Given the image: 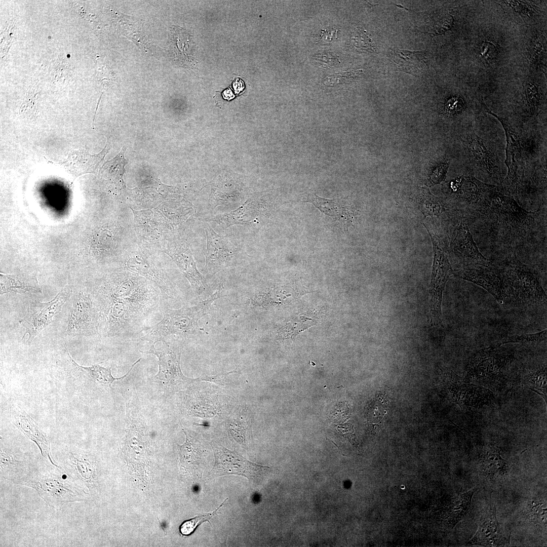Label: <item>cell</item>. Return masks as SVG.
Segmentation results:
<instances>
[{"label":"cell","mask_w":547,"mask_h":547,"mask_svg":"<svg viewBox=\"0 0 547 547\" xmlns=\"http://www.w3.org/2000/svg\"><path fill=\"white\" fill-rule=\"evenodd\" d=\"M542 47V45L540 44V43H536L534 46V47L533 48V54L534 53H537V54L538 53H539L540 52V51L541 50Z\"/></svg>","instance_id":"obj_43"},{"label":"cell","mask_w":547,"mask_h":547,"mask_svg":"<svg viewBox=\"0 0 547 547\" xmlns=\"http://www.w3.org/2000/svg\"><path fill=\"white\" fill-rule=\"evenodd\" d=\"M449 166L448 161H444L437 164L429 173L426 184L431 186L444 181L446 178Z\"/></svg>","instance_id":"obj_37"},{"label":"cell","mask_w":547,"mask_h":547,"mask_svg":"<svg viewBox=\"0 0 547 547\" xmlns=\"http://www.w3.org/2000/svg\"><path fill=\"white\" fill-rule=\"evenodd\" d=\"M72 293V288L66 286L49 301L43 302L36 300L30 301L25 316L19 321V324L25 328L22 339L26 335H28L27 344H30L45 327L53 322V318L61 311Z\"/></svg>","instance_id":"obj_13"},{"label":"cell","mask_w":547,"mask_h":547,"mask_svg":"<svg viewBox=\"0 0 547 547\" xmlns=\"http://www.w3.org/2000/svg\"><path fill=\"white\" fill-rule=\"evenodd\" d=\"M227 499L228 498H226L223 502H222L220 505L213 512L199 515L193 518L183 522L179 527V531L181 534L186 536L190 535L199 525L204 522L208 521L209 524H211L209 521L210 520L218 513L220 509L223 505L224 503Z\"/></svg>","instance_id":"obj_32"},{"label":"cell","mask_w":547,"mask_h":547,"mask_svg":"<svg viewBox=\"0 0 547 547\" xmlns=\"http://www.w3.org/2000/svg\"><path fill=\"white\" fill-rule=\"evenodd\" d=\"M546 330L535 333H523L507 335L501 339L496 346L509 343L537 342L546 340Z\"/></svg>","instance_id":"obj_33"},{"label":"cell","mask_w":547,"mask_h":547,"mask_svg":"<svg viewBox=\"0 0 547 547\" xmlns=\"http://www.w3.org/2000/svg\"><path fill=\"white\" fill-rule=\"evenodd\" d=\"M109 149V143L107 141L104 148L97 154H91L84 150H73L69 153L65 161L59 164L76 175L94 173L103 164Z\"/></svg>","instance_id":"obj_22"},{"label":"cell","mask_w":547,"mask_h":547,"mask_svg":"<svg viewBox=\"0 0 547 547\" xmlns=\"http://www.w3.org/2000/svg\"><path fill=\"white\" fill-rule=\"evenodd\" d=\"M37 460L1 440L0 472L4 479L18 485L28 474Z\"/></svg>","instance_id":"obj_18"},{"label":"cell","mask_w":547,"mask_h":547,"mask_svg":"<svg viewBox=\"0 0 547 547\" xmlns=\"http://www.w3.org/2000/svg\"><path fill=\"white\" fill-rule=\"evenodd\" d=\"M525 101L531 116L536 115L541 101L542 96L537 86L528 85L525 92Z\"/></svg>","instance_id":"obj_34"},{"label":"cell","mask_w":547,"mask_h":547,"mask_svg":"<svg viewBox=\"0 0 547 547\" xmlns=\"http://www.w3.org/2000/svg\"><path fill=\"white\" fill-rule=\"evenodd\" d=\"M314 59L322 66L332 67L340 63L338 56L333 53H323L315 56Z\"/></svg>","instance_id":"obj_40"},{"label":"cell","mask_w":547,"mask_h":547,"mask_svg":"<svg viewBox=\"0 0 547 547\" xmlns=\"http://www.w3.org/2000/svg\"><path fill=\"white\" fill-rule=\"evenodd\" d=\"M223 289V284L220 283L213 295L193 306H185L178 309L162 306V320L156 324L144 328L141 333V339L153 341L173 336L194 334L198 330L199 320L206 314L211 304L221 296Z\"/></svg>","instance_id":"obj_4"},{"label":"cell","mask_w":547,"mask_h":547,"mask_svg":"<svg viewBox=\"0 0 547 547\" xmlns=\"http://www.w3.org/2000/svg\"><path fill=\"white\" fill-rule=\"evenodd\" d=\"M172 258L198 295H203L208 292V286L197 269L188 248L184 246L177 248L172 253Z\"/></svg>","instance_id":"obj_24"},{"label":"cell","mask_w":547,"mask_h":547,"mask_svg":"<svg viewBox=\"0 0 547 547\" xmlns=\"http://www.w3.org/2000/svg\"><path fill=\"white\" fill-rule=\"evenodd\" d=\"M393 60L401 69L412 74H418L425 67L423 52L393 49Z\"/></svg>","instance_id":"obj_27"},{"label":"cell","mask_w":547,"mask_h":547,"mask_svg":"<svg viewBox=\"0 0 547 547\" xmlns=\"http://www.w3.org/2000/svg\"><path fill=\"white\" fill-rule=\"evenodd\" d=\"M66 331L70 336L99 334L95 305L90 292L80 291L74 295Z\"/></svg>","instance_id":"obj_17"},{"label":"cell","mask_w":547,"mask_h":547,"mask_svg":"<svg viewBox=\"0 0 547 547\" xmlns=\"http://www.w3.org/2000/svg\"><path fill=\"white\" fill-rule=\"evenodd\" d=\"M352 40L353 45L358 48L369 52H376L374 43L366 34V31L361 28H357L354 33Z\"/></svg>","instance_id":"obj_38"},{"label":"cell","mask_w":547,"mask_h":547,"mask_svg":"<svg viewBox=\"0 0 547 547\" xmlns=\"http://www.w3.org/2000/svg\"><path fill=\"white\" fill-rule=\"evenodd\" d=\"M514 361V356L494 346L475 354L467 365V375L479 381L503 379Z\"/></svg>","instance_id":"obj_14"},{"label":"cell","mask_w":547,"mask_h":547,"mask_svg":"<svg viewBox=\"0 0 547 547\" xmlns=\"http://www.w3.org/2000/svg\"><path fill=\"white\" fill-rule=\"evenodd\" d=\"M434 250L431 281L429 289V313L428 322L431 326H436L442 322L441 303L445 285L453 274L449 262L447 249L443 240L437 229H427Z\"/></svg>","instance_id":"obj_7"},{"label":"cell","mask_w":547,"mask_h":547,"mask_svg":"<svg viewBox=\"0 0 547 547\" xmlns=\"http://www.w3.org/2000/svg\"><path fill=\"white\" fill-rule=\"evenodd\" d=\"M495 262L502 269L510 297L522 302L546 305V294L536 265L524 263L516 254Z\"/></svg>","instance_id":"obj_5"},{"label":"cell","mask_w":547,"mask_h":547,"mask_svg":"<svg viewBox=\"0 0 547 547\" xmlns=\"http://www.w3.org/2000/svg\"><path fill=\"white\" fill-rule=\"evenodd\" d=\"M127 268L154 283L160 289L165 298L175 297V290L170 282L157 266L143 257H132L126 263Z\"/></svg>","instance_id":"obj_23"},{"label":"cell","mask_w":547,"mask_h":547,"mask_svg":"<svg viewBox=\"0 0 547 547\" xmlns=\"http://www.w3.org/2000/svg\"><path fill=\"white\" fill-rule=\"evenodd\" d=\"M546 207L526 210L495 185L468 220L470 229L484 240L486 248L500 253L502 259L514 254L546 251Z\"/></svg>","instance_id":"obj_1"},{"label":"cell","mask_w":547,"mask_h":547,"mask_svg":"<svg viewBox=\"0 0 547 547\" xmlns=\"http://www.w3.org/2000/svg\"><path fill=\"white\" fill-rule=\"evenodd\" d=\"M186 436L185 442L180 446V456L181 460L191 461L198 458L199 448L194 440L189 437L185 431Z\"/></svg>","instance_id":"obj_36"},{"label":"cell","mask_w":547,"mask_h":547,"mask_svg":"<svg viewBox=\"0 0 547 547\" xmlns=\"http://www.w3.org/2000/svg\"><path fill=\"white\" fill-rule=\"evenodd\" d=\"M215 463L210 473L211 476L228 475L241 476L250 482L256 483L272 470L271 467L252 462L234 451L213 443Z\"/></svg>","instance_id":"obj_12"},{"label":"cell","mask_w":547,"mask_h":547,"mask_svg":"<svg viewBox=\"0 0 547 547\" xmlns=\"http://www.w3.org/2000/svg\"><path fill=\"white\" fill-rule=\"evenodd\" d=\"M493 262L490 265L474 264L461 267L453 270V275L481 287L502 304L510 297L509 288L502 268Z\"/></svg>","instance_id":"obj_15"},{"label":"cell","mask_w":547,"mask_h":547,"mask_svg":"<svg viewBox=\"0 0 547 547\" xmlns=\"http://www.w3.org/2000/svg\"><path fill=\"white\" fill-rule=\"evenodd\" d=\"M496 185L484 182L472 174L457 177L443 185L446 196L455 206V210L467 218L481 207Z\"/></svg>","instance_id":"obj_9"},{"label":"cell","mask_w":547,"mask_h":547,"mask_svg":"<svg viewBox=\"0 0 547 547\" xmlns=\"http://www.w3.org/2000/svg\"><path fill=\"white\" fill-rule=\"evenodd\" d=\"M11 414L14 424L37 445L45 458L55 464L51 454L49 440L32 418L18 406H12Z\"/></svg>","instance_id":"obj_20"},{"label":"cell","mask_w":547,"mask_h":547,"mask_svg":"<svg viewBox=\"0 0 547 547\" xmlns=\"http://www.w3.org/2000/svg\"><path fill=\"white\" fill-rule=\"evenodd\" d=\"M462 143L473 169L485 179L498 185L503 180L496 151L488 142L480 137L471 126L462 137Z\"/></svg>","instance_id":"obj_11"},{"label":"cell","mask_w":547,"mask_h":547,"mask_svg":"<svg viewBox=\"0 0 547 547\" xmlns=\"http://www.w3.org/2000/svg\"><path fill=\"white\" fill-rule=\"evenodd\" d=\"M510 536L498 522L494 505L482 515L478 529L468 543L486 546H505L510 544Z\"/></svg>","instance_id":"obj_19"},{"label":"cell","mask_w":547,"mask_h":547,"mask_svg":"<svg viewBox=\"0 0 547 547\" xmlns=\"http://www.w3.org/2000/svg\"><path fill=\"white\" fill-rule=\"evenodd\" d=\"M449 224L451 257L457 268L474 264L490 265L494 262L480 252L473 238L467 218L456 211Z\"/></svg>","instance_id":"obj_10"},{"label":"cell","mask_w":547,"mask_h":547,"mask_svg":"<svg viewBox=\"0 0 547 547\" xmlns=\"http://www.w3.org/2000/svg\"><path fill=\"white\" fill-rule=\"evenodd\" d=\"M67 357L68 360L73 368L76 371L83 373L84 374L91 378L93 380L104 386L111 387L113 381L121 380L127 376L131 371L133 369L141 360L140 358L133 365L128 372L123 376L120 377H113L111 374V368L105 367L100 364H94L90 366L84 367L77 364L71 358L67 350Z\"/></svg>","instance_id":"obj_26"},{"label":"cell","mask_w":547,"mask_h":547,"mask_svg":"<svg viewBox=\"0 0 547 547\" xmlns=\"http://www.w3.org/2000/svg\"><path fill=\"white\" fill-rule=\"evenodd\" d=\"M420 208L423 214L426 216L439 217L445 211V207L440 200L427 190L424 192L423 198L421 201Z\"/></svg>","instance_id":"obj_31"},{"label":"cell","mask_w":547,"mask_h":547,"mask_svg":"<svg viewBox=\"0 0 547 547\" xmlns=\"http://www.w3.org/2000/svg\"><path fill=\"white\" fill-rule=\"evenodd\" d=\"M90 293L99 334L104 337L139 334L144 329L145 320L162 307V300L112 286H101Z\"/></svg>","instance_id":"obj_2"},{"label":"cell","mask_w":547,"mask_h":547,"mask_svg":"<svg viewBox=\"0 0 547 547\" xmlns=\"http://www.w3.org/2000/svg\"><path fill=\"white\" fill-rule=\"evenodd\" d=\"M466 108V103L460 96H453L445 102L443 114L447 117H453L462 114Z\"/></svg>","instance_id":"obj_35"},{"label":"cell","mask_w":547,"mask_h":547,"mask_svg":"<svg viewBox=\"0 0 547 547\" xmlns=\"http://www.w3.org/2000/svg\"><path fill=\"white\" fill-rule=\"evenodd\" d=\"M18 485L35 490L50 507L60 510L65 503L84 500L86 492L60 466L49 459H37Z\"/></svg>","instance_id":"obj_3"},{"label":"cell","mask_w":547,"mask_h":547,"mask_svg":"<svg viewBox=\"0 0 547 547\" xmlns=\"http://www.w3.org/2000/svg\"><path fill=\"white\" fill-rule=\"evenodd\" d=\"M205 229L207 242L205 274L213 275L237 263L239 249L227 238L218 235L208 224L205 225Z\"/></svg>","instance_id":"obj_16"},{"label":"cell","mask_w":547,"mask_h":547,"mask_svg":"<svg viewBox=\"0 0 547 547\" xmlns=\"http://www.w3.org/2000/svg\"><path fill=\"white\" fill-rule=\"evenodd\" d=\"M126 149L123 146L121 152L112 159L105 162L99 170L101 176L122 188L125 187L123 175L127 163L124 157Z\"/></svg>","instance_id":"obj_29"},{"label":"cell","mask_w":547,"mask_h":547,"mask_svg":"<svg viewBox=\"0 0 547 547\" xmlns=\"http://www.w3.org/2000/svg\"><path fill=\"white\" fill-rule=\"evenodd\" d=\"M169 47L174 60L188 69L197 68L193 44L190 34L183 28L173 25L169 35Z\"/></svg>","instance_id":"obj_21"},{"label":"cell","mask_w":547,"mask_h":547,"mask_svg":"<svg viewBox=\"0 0 547 547\" xmlns=\"http://www.w3.org/2000/svg\"><path fill=\"white\" fill-rule=\"evenodd\" d=\"M147 354L155 356L158 359L159 370L154 378L165 387L173 390L181 389L194 382L198 377L191 378L185 376L180 368L182 346L176 340L161 338L153 341Z\"/></svg>","instance_id":"obj_8"},{"label":"cell","mask_w":547,"mask_h":547,"mask_svg":"<svg viewBox=\"0 0 547 547\" xmlns=\"http://www.w3.org/2000/svg\"><path fill=\"white\" fill-rule=\"evenodd\" d=\"M480 468L485 476L491 478L504 477L509 472L507 463L493 447L486 450L480 461Z\"/></svg>","instance_id":"obj_28"},{"label":"cell","mask_w":547,"mask_h":547,"mask_svg":"<svg viewBox=\"0 0 547 547\" xmlns=\"http://www.w3.org/2000/svg\"><path fill=\"white\" fill-rule=\"evenodd\" d=\"M362 72L361 69L350 70L340 73L333 74V75L326 77L323 81V84L327 86H334L341 83L348 81L357 76Z\"/></svg>","instance_id":"obj_39"},{"label":"cell","mask_w":547,"mask_h":547,"mask_svg":"<svg viewBox=\"0 0 547 547\" xmlns=\"http://www.w3.org/2000/svg\"><path fill=\"white\" fill-rule=\"evenodd\" d=\"M541 504H537L533 506L532 510V517L533 520L537 523H544L546 521V508L540 507Z\"/></svg>","instance_id":"obj_42"},{"label":"cell","mask_w":547,"mask_h":547,"mask_svg":"<svg viewBox=\"0 0 547 547\" xmlns=\"http://www.w3.org/2000/svg\"><path fill=\"white\" fill-rule=\"evenodd\" d=\"M0 294L14 292L20 294H40L42 288L35 277L13 275L1 272Z\"/></svg>","instance_id":"obj_25"},{"label":"cell","mask_w":547,"mask_h":547,"mask_svg":"<svg viewBox=\"0 0 547 547\" xmlns=\"http://www.w3.org/2000/svg\"><path fill=\"white\" fill-rule=\"evenodd\" d=\"M250 421L244 418H232L228 421L226 426L231 437L240 444H246L251 431Z\"/></svg>","instance_id":"obj_30"},{"label":"cell","mask_w":547,"mask_h":547,"mask_svg":"<svg viewBox=\"0 0 547 547\" xmlns=\"http://www.w3.org/2000/svg\"><path fill=\"white\" fill-rule=\"evenodd\" d=\"M482 105L486 112L498 120L505 134V164L507 171L505 177L497 186L501 192L516 200L524 178L527 166L522 145V132L517 125L490 111L484 102Z\"/></svg>","instance_id":"obj_6"},{"label":"cell","mask_w":547,"mask_h":547,"mask_svg":"<svg viewBox=\"0 0 547 547\" xmlns=\"http://www.w3.org/2000/svg\"><path fill=\"white\" fill-rule=\"evenodd\" d=\"M237 372L233 370L229 372L221 373L213 376L204 375L199 377V381L212 382L220 385H224L226 377L231 373Z\"/></svg>","instance_id":"obj_41"}]
</instances>
